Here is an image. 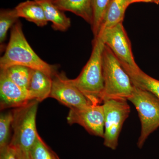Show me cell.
Listing matches in <instances>:
<instances>
[{
	"label": "cell",
	"instance_id": "1",
	"mask_svg": "<svg viewBox=\"0 0 159 159\" xmlns=\"http://www.w3.org/2000/svg\"><path fill=\"white\" fill-rule=\"evenodd\" d=\"M22 66L43 72L51 77L57 73L58 66L42 59L29 45L19 20L12 26L4 55L0 58L1 70L12 66Z\"/></svg>",
	"mask_w": 159,
	"mask_h": 159
},
{
	"label": "cell",
	"instance_id": "2",
	"mask_svg": "<svg viewBox=\"0 0 159 159\" xmlns=\"http://www.w3.org/2000/svg\"><path fill=\"white\" fill-rule=\"evenodd\" d=\"M90 57L79 76L70 81L83 93L92 104L102 103L104 80L102 53L104 43L99 38H94Z\"/></svg>",
	"mask_w": 159,
	"mask_h": 159
},
{
	"label": "cell",
	"instance_id": "3",
	"mask_svg": "<svg viewBox=\"0 0 159 159\" xmlns=\"http://www.w3.org/2000/svg\"><path fill=\"white\" fill-rule=\"evenodd\" d=\"M104 90L102 102L110 98L128 99L134 85L120 61L107 46L104 44L102 53Z\"/></svg>",
	"mask_w": 159,
	"mask_h": 159
},
{
	"label": "cell",
	"instance_id": "4",
	"mask_svg": "<svg viewBox=\"0 0 159 159\" xmlns=\"http://www.w3.org/2000/svg\"><path fill=\"white\" fill-rule=\"evenodd\" d=\"M38 101L32 100L12 111L13 135L9 145L16 149L29 152L37 138L36 126Z\"/></svg>",
	"mask_w": 159,
	"mask_h": 159
},
{
	"label": "cell",
	"instance_id": "5",
	"mask_svg": "<svg viewBox=\"0 0 159 159\" xmlns=\"http://www.w3.org/2000/svg\"><path fill=\"white\" fill-rule=\"evenodd\" d=\"M127 100L134 104L139 114L142 128L137 145L142 148L148 136L159 127V99L134 85L132 94Z\"/></svg>",
	"mask_w": 159,
	"mask_h": 159
},
{
	"label": "cell",
	"instance_id": "6",
	"mask_svg": "<svg viewBox=\"0 0 159 159\" xmlns=\"http://www.w3.org/2000/svg\"><path fill=\"white\" fill-rule=\"evenodd\" d=\"M127 100L123 98H110L104 99L102 102L104 115L103 144L112 150L116 149L122 126L130 114V107Z\"/></svg>",
	"mask_w": 159,
	"mask_h": 159
},
{
	"label": "cell",
	"instance_id": "7",
	"mask_svg": "<svg viewBox=\"0 0 159 159\" xmlns=\"http://www.w3.org/2000/svg\"><path fill=\"white\" fill-rule=\"evenodd\" d=\"M97 37L112 51L125 71L137 72L141 69L135 61L130 41L122 23L106 30Z\"/></svg>",
	"mask_w": 159,
	"mask_h": 159
},
{
	"label": "cell",
	"instance_id": "8",
	"mask_svg": "<svg viewBox=\"0 0 159 159\" xmlns=\"http://www.w3.org/2000/svg\"><path fill=\"white\" fill-rule=\"evenodd\" d=\"M50 97L56 99L70 109L92 104L82 92L70 81L64 72H57L52 77Z\"/></svg>",
	"mask_w": 159,
	"mask_h": 159
},
{
	"label": "cell",
	"instance_id": "9",
	"mask_svg": "<svg viewBox=\"0 0 159 159\" xmlns=\"http://www.w3.org/2000/svg\"><path fill=\"white\" fill-rule=\"evenodd\" d=\"M67 120L69 124H77L83 126L89 133L103 138L104 115L101 104H92L70 110Z\"/></svg>",
	"mask_w": 159,
	"mask_h": 159
},
{
	"label": "cell",
	"instance_id": "10",
	"mask_svg": "<svg viewBox=\"0 0 159 159\" xmlns=\"http://www.w3.org/2000/svg\"><path fill=\"white\" fill-rule=\"evenodd\" d=\"M0 108H16L33 100L29 90L20 87L12 82L1 70L0 73Z\"/></svg>",
	"mask_w": 159,
	"mask_h": 159
},
{
	"label": "cell",
	"instance_id": "11",
	"mask_svg": "<svg viewBox=\"0 0 159 159\" xmlns=\"http://www.w3.org/2000/svg\"><path fill=\"white\" fill-rule=\"evenodd\" d=\"M52 86V77L41 71L32 70L28 90L33 100L41 102L50 97Z\"/></svg>",
	"mask_w": 159,
	"mask_h": 159
},
{
	"label": "cell",
	"instance_id": "12",
	"mask_svg": "<svg viewBox=\"0 0 159 159\" xmlns=\"http://www.w3.org/2000/svg\"><path fill=\"white\" fill-rule=\"evenodd\" d=\"M129 6V0H111L97 36L106 30L123 23L125 11Z\"/></svg>",
	"mask_w": 159,
	"mask_h": 159
},
{
	"label": "cell",
	"instance_id": "13",
	"mask_svg": "<svg viewBox=\"0 0 159 159\" xmlns=\"http://www.w3.org/2000/svg\"><path fill=\"white\" fill-rule=\"evenodd\" d=\"M43 7L46 19L52 23V27L55 31L65 32L70 27V18L65 11L60 9L54 3V0H35Z\"/></svg>",
	"mask_w": 159,
	"mask_h": 159
},
{
	"label": "cell",
	"instance_id": "14",
	"mask_svg": "<svg viewBox=\"0 0 159 159\" xmlns=\"http://www.w3.org/2000/svg\"><path fill=\"white\" fill-rule=\"evenodd\" d=\"M61 10L72 12L92 25L93 20L92 0H54Z\"/></svg>",
	"mask_w": 159,
	"mask_h": 159
},
{
	"label": "cell",
	"instance_id": "15",
	"mask_svg": "<svg viewBox=\"0 0 159 159\" xmlns=\"http://www.w3.org/2000/svg\"><path fill=\"white\" fill-rule=\"evenodd\" d=\"M19 18H25L39 27L48 25L43 7L35 0H27L19 3L15 7Z\"/></svg>",
	"mask_w": 159,
	"mask_h": 159
},
{
	"label": "cell",
	"instance_id": "16",
	"mask_svg": "<svg viewBox=\"0 0 159 159\" xmlns=\"http://www.w3.org/2000/svg\"><path fill=\"white\" fill-rule=\"evenodd\" d=\"M125 72L135 86L150 92L159 99V80L150 77L141 69L137 72Z\"/></svg>",
	"mask_w": 159,
	"mask_h": 159
},
{
	"label": "cell",
	"instance_id": "17",
	"mask_svg": "<svg viewBox=\"0 0 159 159\" xmlns=\"http://www.w3.org/2000/svg\"><path fill=\"white\" fill-rule=\"evenodd\" d=\"M1 70L12 82L20 87L28 90L33 70L24 66L16 65Z\"/></svg>",
	"mask_w": 159,
	"mask_h": 159
},
{
	"label": "cell",
	"instance_id": "18",
	"mask_svg": "<svg viewBox=\"0 0 159 159\" xmlns=\"http://www.w3.org/2000/svg\"><path fill=\"white\" fill-rule=\"evenodd\" d=\"M15 8L2 9L0 11V44L1 50H4V43L7 38V33L10 28L19 20Z\"/></svg>",
	"mask_w": 159,
	"mask_h": 159
},
{
	"label": "cell",
	"instance_id": "19",
	"mask_svg": "<svg viewBox=\"0 0 159 159\" xmlns=\"http://www.w3.org/2000/svg\"><path fill=\"white\" fill-rule=\"evenodd\" d=\"M29 153L31 159H60L39 134Z\"/></svg>",
	"mask_w": 159,
	"mask_h": 159
},
{
	"label": "cell",
	"instance_id": "20",
	"mask_svg": "<svg viewBox=\"0 0 159 159\" xmlns=\"http://www.w3.org/2000/svg\"><path fill=\"white\" fill-rule=\"evenodd\" d=\"M13 121L12 111L2 113L0 116V149L10 144L11 128Z\"/></svg>",
	"mask_w": 159,
	"mask_h": 159
},
{
	"label": "cell",
	"instance_id": "21",
	"mask_svg": "<svg viewBox=\"0 0 159 159\" xmlns=\"http://www.w3.org/2000/svg\"><path fill=\"white\" fill-rule=\"evenodd\" d=\"M110 1L111 0H92L93 20L91 29L94 38L98 35L105 11Z\"/></svg>",
	"mask_w": 159,
	"mask_h": 159
},
{
	"label": "cell",
	"instance_id": "22",
	"mask_svg": "<svg viewBox=\"0 0 159 159\" xmlns=\"http://www.w3.org/2000/svg\"><path fill=\"white\" fill-rule=\"evenodd\" d=\"M0 159H18L16 149L9 145L0 149Z\"/></svg>",
	"mask_w": 159,
	"mask_h": 159
},
{
	"label": "cell",
	"instance_id": "23",
	"mask_svg": "<svg viewBox=\"0 0 159 159\" xmlns=\"http://www.w3.org/2000/svg\"><path fill=\"white\" fill-rule=\"evenodd\" d=\"M18 159H31L29 152L16 149Z\"/></svg>",
	"mask_w": 159,
	"mask_h": 159
},
{
	"label": "cell",
	"instance_id": "24",
	"mask_svg": "<svg viewBox=\"0 0 159 159\" xmlns=\"http://www.w3.org/2000/svg\"><path fill=\"white\" fill-rule=\"evenodd\" d=\"M145 2L152 3V0H129V5L135 3Z\"/></svg>",
	"mask_w": 159,
	"mask_h": 159
},
{
	"label": "cell",
	"instance_id": "25",
	"mask_svg": "<svg viewBox=\"0 0 159 159\" xmlns=\"http://www.w3.org/2000/svg\"><path fill=\"white\" fill-rule=\"evenodd\" d=\"M152 3H155L157 5H159V0H152Z\"/></svg>",
	"mask_w": 159,
	"mask_h": 159
}]
</instances>
